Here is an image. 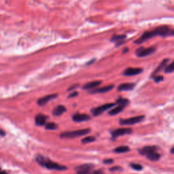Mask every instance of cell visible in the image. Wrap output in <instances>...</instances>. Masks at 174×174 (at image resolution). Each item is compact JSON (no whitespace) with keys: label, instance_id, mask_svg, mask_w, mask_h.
<instances>
[{"label":"cell","instance_id":"19","mask_svg":"<svg viewBox=\"0 0 174 174\" xmlns=\"http://www.w3.org/2000/svg\"><path fill=\"white\" fill-rule=\"evenodd\" d=\"M169 60L168 59H164V60H163V61L161 63L160 65H159L158 66L157 69H156L155 70V71H154V72L152 73L151 78H152V77H153V76H156V75H157L158 73H159V72H160V71H162L163 69H164L165 67V66L167 65V63L169 62Z\"/></svg>","mask_w":174,"mask_h":174},{"label":"cell","instance_id":"1","mask_svg":"<svg viewBox=\"0 0 174 174\" xmlns=\"http://www.w3.org/2000/svg\"><path fill=\"white\" fill-rule=\"evenodd\" d=\"M174 33L173 29H172L168 26H161L159 27L155 28V29L150 31H146L141 35V37L139 39L135 40V44H140L145 41L148 40L152 38L155 36H162V37H167V36H173Z\"/></svg>","mask_w":174,"mask_h":174},{"label":"cell","instance_id":"5","mask_svg":"<svg viewBox=\"0 0 174 174\" xmlns=\"http://www.w3.org/2000/svg\"><path fill=\"white\" fill-rule=\"evenodd\" d=\"M144 118V116H138L133 118H126V119L121 118L119 120V124L121 125H133L143 121Z\"/></svg>","mask_w":174,"mask_h":174},{"label":"cell","instance_id":"11","mask_svg":"<svg viewBox=\"0 0 174 174\" xmlns=\"http://www.w3.org/2000/svg\"><path fill=\"white\" fill-rule=\"evenodd\" d=\"M58 96L57 94H51V95H48L43 97L37 100V104L39 106H44L46 103H48V102L51 101V100L54 99H56Z\"/></svg>","mask_w":174,"mask_h":174},{"label":"cell","instance_id":"24","mask_svg":"<svg viewBox=\"0 0 174 174\" xmlns=\"http://www.w3.org/2000/svg\"><path fill=\"white\" fill-rule=\"evenodd\" d=\"M96 140V138L93 136H87V137H84V139H82L81 140V143L83 144H87V143L93 142Z\"/></svg>","mask_w":174,"mask_h":174},{"label":"cell","instance_id":"14","mask_svg":"<svg viewBox=\"0 0 174 174\" xmlns=\"http://www.w3.org/2000/svg\"><path fill=\"white\" fill-rule=\"evenodd\" d=\"M114 85H109V86H105L104 87H101V88H97V89H94L90 91V93L91 94H95V93H107L108 91H110L114 89Z\"/></svg>","mask_w":174,"mask_h":174},{"label":"cell","instance_id":"29","mask_svg":"<svg viewBox=\"0 0 174 174\" xmlns=\"http://www.w3.org/2000/svg\"><path fill=\"white\" fill-rule=\"evenodd\" d=\"M122 170H123V168L121 167L120 166H114L110 169V171H122Z\"/></svg>","mask_w":174,"mask_h":174},{"label":"cell","instance_id":"13","mask_svg":"<svg viewBox=\"0 0 174 174\" xmlns=\"http://www.w3.org/2000/svg\"><path fill=\"white\" fill-rule=\"evenodd\" d=\"M48 119L47 116L43 114H38L35 117V123L37 126H44Z\"/></svg>","mask_w":174,"mask_h":174},{"label":"cell","instance_id":"21","mask_svg":"<svg viewBox=\"0 0 174 174\" xmlns=\"http://www.w3.org/2000/svg\"><path fill=\"white\" fill-rule=\"evenodd\" d=\"M146 157L147 159L151 161H157L160 159L161 155L159 152H157V151H155L151 154H150L149 155L146 156Z\"/></svg>","mask_w":174,"mask_h":174},{"label":"cell","instance_id":"32","mask_svg":"<svg viewBox=\"0 0 174 174\" xmlns=\"http://www.w3.org/2000/svg\"><path fill=\"white\" fill-rule=\"evenodd\" d=\"M79 87L78 84H73V86H71L68 89V91H73V90H76V88H78Z\"/></svg>","mask_w":174,"mask_h":174},{"label":"cell","instance_id":"12","mask_svg":"<svg viewBox=\"0 0 174 174\" xmlns=\"http://www.w3.org/2000/svg\"><path fill=\"white\" fill-rule=\"evenodd\" d=\"M143 71L141 68H133L129 67L123 71V75L125 76H133L139 74Z\"/></svg>","mask_w":174,"mask_h":174},{"label":"cell","instance_id":"33","mask_svg":"<svg viewBox=\"0 0 174 174\" xmlns=\"http://www.w3.org/2000/svg\"><path fill=\"white\" fill-rule=\"evenodd\" d=\"M89 174H103V173L101 170H94V171H91Z\"/></svg>","mask_w":174,"mask_h":174},{"label":"cell","instance_id":"2","mask_svg":"<svg viewBox=\"0 0 174 174\" xmlns=\"http://www.w3.org/2000/svg\"><path fill=\"white\" fill-rule=\"evenodd\" d=\"M35 161L39 165L43 167H45L48 169L51 170H57V171H64L67 169V167L65 166L59 165L57 163L53 162L51 159L48 158L44 157L42 155H37L35 158Z\"/></svg>","mask_w":174,"mask_h":174},{"label":"cell","instance_id":"4","mask_svg":"<svg viewBox=\"0 0 174 174\" xmlns=\"http://www.w3.org/2000/svg\"><path fill=\"white\" fill-rule=\"evenodd\" d=\"M116 103H109L104 104V105H101L100 106L94 107L91 110V113H92L93 116H99L100 114H101L102 113H103L105 111H107L109 109L112 108L114 106H115Z\"/></svg>","mask_w":174,"mask_h":174},{"label":"cell","instance_id":"34","mask_svg":"<svg viewBox=\"0 0 174 174\" xmlns=\"http://www.w3.org/2000/svg\"><path fill=\"white\" fill-rule=\"evenodd\" d=\"M6 135V132L3 129H0V136H5Z\"/></svg>","mask_w":174,"mask_h":174},{"label":"cell","instance_id":"7","mask_svg":"<svg viewBox=\"0 0 174 174\" xmlns=\"http://www.w3.org/2000/svg\"><path fill=\"white\" fill-rule=\"evenodd\" d=\"M156 51V48L155 47H149L147 48H139L136 51L135 54L138 57H145L149 55H152Z\"/></svg>","mask_w":174,"mask_h":174},{"label":"cell","instance_id":"25","mask_svg":"<svg viewBox=\"0 0 174 174\" xmlns=\"http://www.w3.org/2000/svg\"><path fill=\"white\" fill-rule=\"evenodd\" d=\"M45 128L47 130H56L58 128V125L55 123H47L45 125Z\"/></svg>","mask_w":174,"mask_h":174},{"label":"cell","instance_id":"35","mask_svg":"<svg viewBox=\"0 0 174 174\" xmlns=\"http://www.w3.org/2000/svg\"><path fill=\"white\" fill-rule=\"evenodd\" d=\"M0 174H8L6 171H4V170L1 169V168H0Z\"/></svg>","mask_w":174,"mask_h":174},{"label":"cell","instance_id":"3","mask_svg":"<svg viewBox=\"0 0 174 174\" xmlns=\"http://www.w3.org/2000/svg\"><path fill=\"white\" fill-rule=\"evenodd\" d=\"M91 132L90 129H80V130L72 131H67L63 132L61 134L60 137L62 139H73V138L80 137V136H83L87 135Z\"/></svg>","mask_w":174,"mask_h":174},{"label":"cell","instance_id":"27","mask_svg":"<svg viewBox=\"0 0 174 174\" xmlns=\"http://www.w3.org/2000/svg\"><path fill=\"white\" fill-rule=\"evenodd\" d=\"M130 167L133 169L135 170V171H141L143 169L142 165L137 164V163H131Z\"/></svg>","mask_w":174,"mask_h":174},{"label":"cell","instance_id":"6","mask_svg":"<svg viewBox=\"0 0 174 174\" xmlns=\"http://www.w3.org/2000/svg\"><path fill=\"white\" fill-rule=\"evenodd\" d=\"M132 132L133 129L131 128H121L115 129V130H113L111 132L112 139L113 140H114V139H116V138L119 137V136L129 135V134H131Z\"/></svg>","mask_w":174,"mask_h":174},{"label":"cell","instance_id":"31","mask_svg":"<svg viewBox=\"0 0 174 174\" xmlns=\"http://www.w3.org/2000/svg\"><path fill=\"white\" fill-rule=\"evenodd\" d=\"M78 95V93L77 92V91H73V92H72L69 95V96H68V98L75 97H76L77 95Z\"/></svg>","mask_w":174,"mask_h":174},{"label":"cell","instance_id":"22","mask_svg":"<svg viewBox=\"0 0 174 174\" xmlns=\"http://www.w3.org/2000/svg\"><path fill=\"white\" fill-rule=\"evenodd\" d=\"M130 151V148L129 147L127 146H121L117 147L114 150V152L116 153H125V152H128Z\"/></svg>","mask_w":174,"mask_h":174},{"label":"cell","instance_id":"8","mask_svg":"<svg viewBox=\"0 0 174 174\" xmlns=\"http://www.w3.org/2000/svg\"><path fill=\"white\" fill-rule=\"evenodd\" d=\"M94 165L92 164H84L76 167L77 174H89L93 171Z\"/></svg>","mask_w":174,"mask_h":174},{"label":"cell","instance_id":"18","mask_svg":"<svg viewBox=\"0 0 174 174\" xmlns=\"http://www.w3.org/2000/svg\"><path fill=\"white\" fill-rule=\"evenodd\" d=\"M101 84V81H100V80L93 81L84 84L83 87H82V89H84V90H92V89H95L96 87H97L98 86H99Z\"/></svg>","mask_w":174,"mask_h":174},{"label":"cell","instance_id":"20","mask_svg":"<svg viewBox=\"0 0 174 174\" xmlns=\"http://www.w3.org/2000/svg\"><path fill=\"white\" fill-rule=\"evenodd\" d=\"M124 108H125V107L123 106V105H118L117 106L114 107V108L112 109L110 112H108L109 115L110 116H114V115H116V114H119V113H121L122 111H123L124 110Z\"/></svg>","mask_w":174,"mask_h":174},{"label":"cell","instance_id":"17","mask_svg":"<svg viewBox=\"0 0 174 174\" xmlns=\"http://www.w3.org/2000/svg\"><path fill=\"white\" fill-rule=\"evenodd\" d=\"M67 109L63 105H59L53 109V115L55 116H60L66 112Z\"/></svg>","mask_w":174,"mask_h":174},{"label":"cell","instance_id":"10","mask_svg":"<svg viewBox=\"0 0 174 174\" xmlns=\"http://www.w3.org/2000/svg\"><path fill=\"white\" fill-rule=\"evenodd\" d=\"M158 148L157 146H145L143 148L139 149L138 152L142 156H148L150 155V154L152 153V152L157 151Z\"/></svg>","mask_w":174,"mask_h":174},{"label":"cell","instance_id":"9","mask_svg":"<svg viewBox=\"0 0 174 174\" xmlns=\"http://www.w3.org/2000/svg\"><path fill=\"white\" fill-rule=\"evenodd\" d=\"M91 119L90 116L85 114H80V113H76L72 116V120L75 123H82V122H86L89 121Z\"/></svg>","mask_w":174,"mask_h":174},{"label":"cell","instance_id":"23","mask_svg":"<svg viewBox=\"0 0 174 174\" xmlns=\"http://www.w3.org/2000/svg\"><path fill=\"white\" fill-rule=\"evenodd\" d=\"M129 103V100L128 99H125L123 97H119L116 99V104L120 105H123L124 107H126L127 105Z\"/></svg>","mask_w":174,"mask_h":174},{"label":"cell","instance_id":"30","mask_svg":"<svg viewBox=\"0 0 174 174\" xmlns=\"http://www.w3.org/2000/svg\"><path fill=\"white\" fill-rule=\"evenodd\" d=\"M103 163H104V164H107V165H109V164H112L113 163H114V160L112 159H105L103 161Z\"/></svg>","mask_w":174,"mask_h":174},{"label":"cell","instance_id":"16","mask_svg":"<svg viewBox=\"0 0 174 174\" xmlns=\"http://www.w3.org/2000/svg\"><path fill=\"white\" fill-rule=\"evenodd\" d=\"M126 37H127L125 35H114L111 38V42H116V46H118L123 44Z\"/></svg>","mask_w":174,"mask_h":174},{"label":"cell","instance_id":"26","mask_svg":"<svg viewBox=\"0 0 174 174\" xmlns=\"http://www.w3.org/2000/svg\"><path fill=\"white\" fill-rule=\"evenodd\" d=\"M174 70V67H173V62H172L170 63L169 65H166L165 67V72L167 73H172Z\"/></svg>","mask_w":174,"mask_h":174},{"label":"cell","instance_id":"36","mask_svg":"<svg viewBox=\"0 0 174 174\" xmlns=\"http://www.w3.org/2000/svg\"><path fill=\"white\" fill-rule=\"evenodd\" d=\"M128 51H129L128 48H125V50H124V51H123V53H126Z\"/></svg>","mask_w":174,"mask_h":174},{"label":"cell","instance_id":"28","mask_svg":"<svg viewBox=\"0 0 174 174\" xmlns=\"http://www.w3.org/2000/svg\"><path fill=\"white\" fill-rule=\"evenodd\" d=\"M152 78L154 79V80H155V82H157V83H159V82H162L163 80V77L162 76H158V75H156V76L152 77Z\"/></svg>","mask_w":174,"mask_h":174},{"label":"cell","instance_id":"15","mask_svg":"<svg viewBox=\"0 0 174 174\" xmlns=\"http://www.w3.org/2000/svg\"><path fill=\"white\" fill-rule=\"evenodd\" d=\"M134 83H124L120 84L117 88L118 91H132L135 88Z\"/></svg>","mask_w":174,"mask_h":174},{"label":"cell","instance_id":"37","mask_svg":"<svg viewBox=\"0 0 174 174\" xmlns=\"http://www.w3.org/2000/svg\"><path fill=\"white\" fill-rule=\"evenodd\" d=\"M171 154H173V148H171Z\"/></svg>","mask_w":174,"mask_h":174}]
</instances>
